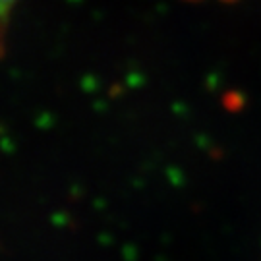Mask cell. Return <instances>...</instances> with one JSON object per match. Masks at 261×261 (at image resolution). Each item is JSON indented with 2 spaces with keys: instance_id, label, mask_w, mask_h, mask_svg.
<instances>
[{
  "instance_id": "1",
  "label": "cell",
  "mask_w": 261,
  "mask_h": 261,
  "mask_svg": "<svg viewBox=\"0 0 261 261\" xmlns=\"http://www.w3.org/2000/svg\"><path fill=\"white\" fill-rule=\"evenodd\" d=\"M16 4H18V0H0V55L4 53V47H6L8 23Z\"/></svg>"
}]
</instances>
